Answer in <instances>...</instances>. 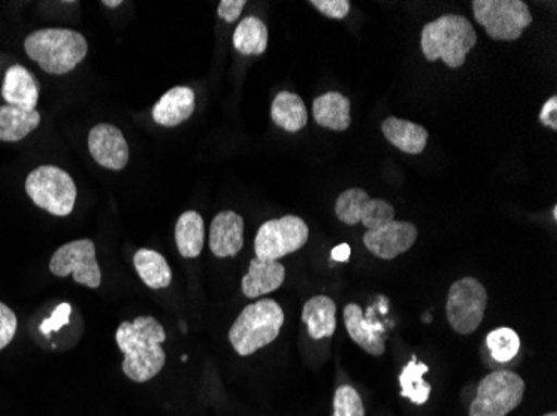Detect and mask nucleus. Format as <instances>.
<instances>
[{"mask_svg":"<svg viewBox=\"0 0 557 416\" xmlns=\"http://www.w3.org/2000/svg\"><path fill=\"white\" fill-rule=\"evenodd\" d=\"M472 12L494 40H518L533 24V14L522 0H472Z\"/></svg>","mask_w":557,"mask_h":416,"instance_id":"7","label":"nucleus"},{"mask_svg":"<svg viewBox=\"0 0 557 416\" xmlns=\"http://www.w3.org/2000/svg\"><path fill=\"white\" fill-rule=\"evenodd\" d=\"M196 111V93L190 87H174L158 100L152 111L156 124L177 127Z\"/></svg>","mask_w":557,"mask_h":416,"instance_id":"18","label":"nucleus"},{"mask_svg":"<svg viewBox=\"0 0 557 416\" xmlns=\"http://www.w3.org/2000/svg\"><path fill=\"white\" fill-rule=\"evenodd\" d=\"M272 122L286 133H300L308 125V109L297 93L278 92L271 108Z\"/></svg>","mask_w":557,"mask_h":416,"instance_id":"22","label":"nucleus"},{"mask_svg":"<svg viewBox=\"0 0 557 416\" xmlns=\"http://www.w3.org/2000/svg\"><path fill=\"white\" fill-rule=\"evenodd\" d=\"M336 303L325 295L312 297L304 303L302 322L314 340L334 337L336 331Z\"/></svg>","mask_w":557,"mask_h":416,"instance_id":"20","label":"nucleus"},{"mask_svg":"<svg viewBox=\"0 0 557 416\" xmlns=\"http://www.w3.org/2000/svg\"><path fill=\"white\" fill-rule=\"evenodd\" d=\"M309 240L308 224L297 215L265 222L256 236V256L262 260H278L302 249Z\"/></svg>","mask_w":557,"mask_h":416,"instance_id":"9","label":"nucleus"},{"mask_svg":"<svg viewBox=\"0 0 557 416\" xmlns=\"http://www.w3.org/2000/svg\"><path fill=\"white\" fill-rule=\"evenodd\" d=\"M333 416H366L361 395L356 388L343 385L334 393Z\"/></svg>","mask_w":557,"mask_h":416,"instance_id":"29","label":"nucleus"},{"mask_svg":"<svg viewBox=\"0 0 557 416\" xmlns=\"http://www.w3.org/2000/svg\"><path fill=\"white\" fill-rule=\"evenodd\" d=\"M312 115L321 127L344 133L350 127V102L339 92H327L312 103Z\"/></svg>","mask_w":557,"mask_h":416,"instance_id":"21","label":"nucleus"},{"mask_svg":"<svg viewBox=\"0 0 557 416\" xmlns=\"http://www.w3.org/2000/svg\"><path fill=\"white\" fill-rule=\"evenodd\" d=\"M478 43V34L465 15L447 14L424 25L421 49L428 62L443 61L449 68L465 65Z\"/></svg>","mask_w":557,"mask_h":416,"instance_id":"2","label":"nucleus"},{"mask_svg":"<svg viewBox=\"0 0 557 416\" xmlns=\"http://www.w3.org/2000/svg\"><path fill=\"white\" fill-rule=\"evenodd\" d=\"M541 124L544 127L553 128L554 133L557 130V97L553 96L550 99H547V102L544 103L543 109H541L540 114Z\"/></svg>","mask_w":557,"mask_h":416,"instance_id":"33","label":"nucleus"},{"mask_svg":"<svg viewBox=\"0 0 557 416\" xmlns=\"http://www.w3.org/2000/svg\"><path fill=\"white\" fill-rule=\"evenodd\" d=\"M349 253L350 249L349 245H346V243H343V245H339L337 249L333 250L334 259L339 260V262H346V260H349Z\"/></svg>","mask_w":557,"mask_h":416,"instance_id":"34","label":"nucleus"},{"mask_svg":"<svg viewBox=\"0 0 557 416\" xmlns=\"http://www.w3.org/2000/svg\"><path fill=\"white\" fill-rule=\"evenodd\" d=\"M134 267L140 280L152 290L168 289L172 281V272L168 260L150 249H139L134 255Z\"/></svg>","mask_w":557,"mask_h":416,"instance_id":"25","label":"nucleus"},{"mask_svg":"<svg viewBox=\"0 0 557 416\" xmlns=\"http://www.w3.org/2000/svg\"><path fill=\"white\" fill-rule=\"evenodd\" d=\"M102 4L108 5V8H119V5H122V0H111V2H108V0H104Z\"/></svg>","mask_w":557,"mask_h":416,"instance_id":"35","label":"nucleus"},{"mask_svg":"<svg viewBox=\"0 0 557 416\" xmlns=\"http://www.w3.org/2000/svg\"><path fill=\"white\" fill-rule=\"evenodd\" d=\"M553 217H554V220H557V206H554V209H553Z\"/></svg>","mask_w":557,"mask_h":416,"instance_id":"36","label":"nucleus"},{"mask_svg":"<svg viewBox=\"0 0 557 416\" xmlns=\"http://www.w3.org/2000/svg\"><path fill=\"white\" fill-rule=\"evenodd\" d=\"M487 292L474 277H465L450 285L446 315L450 328L459 335H471L483 324Z\"/></svg>","mask_w":557,"mask_h":416,"instance_id":"8","label":"nucleus"},{"mask_svg":"<svg viewBox=\"0 0 557 416\" xmlns=\"http://www.w3.org/2000/svg\"><path fill=\"white\" fill-rule=\"evenodd\" d=\"M334 211L343 224H362L368 230H375L381 225L396 220V212L389 202L383 199H371L362 189H349L341 193Z\"/></svg>","mask_w":557,"mask_h":416,"instance_id":"11","label":"nucleus"},{"mask_svg":"<svg viewBox=\"0 0 557 416\" xmlns=\"http://www.w3.org/2000/svg\"><path fill=\"white\" fill-rule=\"evenodd\" d=\"M2 97L12 108L36 111L39 103V86L36 77L24 65H12L5 72Z\"/></svg>","mask_w":557,"mask_h":416,"instance_id":"17","label":"nucleus"},{"mask_svg":"<svg viewBox=\"0 0 557 416\" xmlns=\"http://www.w3.org/2000/svg\"><path fill=\"white\" fill-rule=\"evenodd\" d=\"M206 227L202 215L184 212L175 224V245L184 259H196L205 249Z\"/></svg>","mask_w":557,"mask_h":416,"instance_id":"23","label":"nucleus"},{"mask_svg":"<svg viewBox=\"0 0 557 416\" xmlns=\"http://www.w3.org/2000/svg\"><path fill=\"white\" fill-rule=\"evenodd\" d=\"M209 247L218 259L236 256L244 247V218L233 211L215 215L209 231Z\"/></svg>","mask_w":557,"mask_h":416,"instance_id":"14","label":"nucleus"},{"mask_svg":"<svg viewBox=\"0 0 557 416\" xmlns=\"http://www.w3.org/2000/svg\"><path fill=\"white\" fill-rule=\"evenodd\" d=\"M15 333H17V317L12 308L0 302V350L11 345Z\"/></svg>","mask_w":557,"mask_h":416,"instance_id":"30","label":"nucleus"},{"mask_svg":"<svg viewBox=\"0 0 557 416\" xmlns=\"http://www.w3.org/2000/svg\"><path fill=\"white\" fill-rule=\"evenodd\" d=\"M524 392V380L515 371H493L478 385L469 416H508L521 405Z\"/></svg>","mask_w":557,"mask_h":416,"instance_id":"6","label":"nucleus"},{"mask_svg":"<svg viewBox=\"0 0 557 416\" xmlns=\"http://www.w3.org/2000/svg\"><path fill=\"white\" fill-rule=\"evenodd\" d=\"M284 325V310L275 300L250 303L240 312L230 330V342L237 355H255L271 345Z\"/></svg>","mask_w":557,"mask_h":416,"instance_id":"4","label":"nucleus"},{"mask_svg":"<svg viewBox=\"0 0 557 416\" xmlns=\"http://www.w3.org/2000/svg\"><path fill=\"white\" fill-rule=\"evenodd\" d=\"M544 416H557V413L556 412H550V413H546V415Z\"/></svg>","mask_w":557,"mask_h":416,"instance_id":"37","label":"nucleus"},{"mask_svg":"<svg viewBox=\"0 0 557 416\" xmlns=\"http://www.w3.org/2000/svg\"><path fill=\"white\" fill-rule=\"evenodd\" d=\"M346 330L354 342L358 343L369 355L383 356L386 352V340L383 338L384 328L374 324L371 317H364L358 303H349L344 308Z\"/></svg>","mask_w":557,"mask_h":416,"instance_id":"16","label":"nucleus"},{"mask_svg":"<svg viewBox=\"0 0 557 416\" xmlns=\"http://www.w3.org/2000/svg\"><path fill=\"white\" fill-rule=\"evenodd\" d=\"M25 52L50 75L74 71L89 52L86 37L72 29H40L25 37Z\"/></svg>","mask_w":557,"mask_h":416,"instance_id":"3","label":"nucleus"},{"mask_svg":"<svg viewBox=\"0 0 557 416\" xmlns=\"http://www.w3.org/2000/svg\"><path fill=\"white\" fill-rule=\"evenodd\" d=\"M286 280V267L278 260H250L249 272L243 278V293L247 299H261L281 289Z\"/></svg>","mask_w":557,"mask_h":416,"instance_id":"15","label":"nucleus"},{"mask_svg":"<svg viewBox=\"0 0 557 416\" xmlns=\"http://www.w3.org/2000/svg\"><path fill=\"white\" fill-rule=\"evenodd\" d=\"M234 47L243 55H262L268 50V25L258 17H246L239 22L234 33Z\"/></svg>","mask_w":557,"mask_h":416,"instance_id":"26","label":"nucleus"},{"mask_svg":"<svg viewBox=\"0 0 557 416\" xmlns=\"http://www.w3.org/2000/svg\"><path fill=\"white\" fill-rule=\"evenodd\" d=\"M387 142L393 143L400 152L419 155L428 146L429 133L422 125L404 118L389 117L381 125Z\"/></svg>","mask_w":557,"mask_h":416,"instance_id":"19","label":"nucleus"},{"mask_svg":"<svg viewBox=\"0 0 557 416\" xmlns=\"http://www.w3.org/2000/svg\"><path fill=\"white\" fill-rule=\"evenodd\" d=\"M90 155L100 167L122 171L129 164V146L121 128L111 124L94 125L87 139Z\"/></svg>","mask_w":557,"mask_h":416,"instance_id":"13","label":"nucleus"},{"mask_svg":"<svg viewBox=\"0 0 557 416\" xmlns=\"http://www.w3.org/2000/svg\"><path fill=\"white\" fill-rule=\"evenodd\" d=\"M25 192L34 205L55 217L72 214L77 200L74 178L55 165H40L25 178Z\"/></svg>","mask_w":557,"mask_h":416,"instance_id":"5","label":"nucleus"},{"mask_svg":"<svg viewBox=\"0 0 557 416\" xmlns=\"http://www.w3.org/2000/svg\"><path fill=\"white\" fill-rule=\"evenodd\" d=\"M486 345L496 362L508 363L518 356L521 350V338L512 328H497L487 335Z\"/></svg>","mask_w":557,"mask_h":416,"instance_id":"28","label":"nucleus"},{"mask_svg":"<svg viewBox=\"0 0 557 416\" xmlns=\"http://www.w3.org/2000/svg\"><path fill=\"white\" fill-rule=\"evenodd\" d=\"M39 125L40 114L37 111H22L12 105L0 108V140L2 142H21Z\"/></svg>","mask_w":557,"mask_h":416,"instance_id":"24","label":"nucleus"},{"mask_svg":"<svg viewBox=\"0 0 557 416\" xmlns=\"http://www.w3.org/2000/svg\"><path fill=\"white\" fill-rule=\"evenodd\" d=\"M429 367L425 363H419L416 356L404 367L399 375L400 396L411 400L414 405H424L431 396V385L424 380Z\"/></svg>","mask_w":557,"mask_h":416,"instance_id":"27","label":"nucleus"},{"mask_svg":"<svg viewBox=\"0 0 557 416\" xmlns=\"http://www.w3.org/2000/svg\"><path fill=\"white\" fill-rule=\"evenodd\" d=\"M246 5V0H222L221 4H219L218 14L227 24H233V22L240 17Z\"/></svg>","mask_w":557,"mask_h":416,"instance_id":"32","label":"nucleus"},{"mask_svg":"<svg viewBox=\"0 0 557 416\" xmlns=\"http://www.w3.org/2000/svg\"><path fill=\"white\" fill-rule=\"evenodd\" d=\"M418 236V227L411 222L393 220L375 230L366 231L362 242L377 259L394 260L411 250Z\"/></svg>","mask_w":557,"mask_h":416,"instance_id":"12","label":"nucleus"},{"mask_svg":"<svg viewBox=\"0 0 557 416\" xmlns=\"http://www.w3.org/2000/svg\"><path fill=\"white\" fill-rule=\"evenodd\" d=\"M49 268L55 277L65 278L72 275L75 283L89 289H99L102 283L96 243L89 239L74 240L62 245L50 259Z\"/></svg>","mask_w":557,"mask_h":416,"instance_id":"10","label":"nucleus"},{"mask_svg":"<svg viewBox=\"0 0 557 416\" xmlns=\"http://www.w3.org/2000/svg\"><path fill=\"white\" fill-rule=\"evenodd\" d=\"M165 330L154 317L143 315L134 322H122L115 333L121 352H124L122 371L134 383H146L161 374L165 365Z\"/></svg>","mask_w":557,"mask_h":416,"instance_id":"1","label":"nucleus"},{"mask_svg":"<svg viewBox=\"0 0 557 416\" xmlns=\"http://www.w3.org/2000/svg\"><path fill=\"white\" fill-rule=\"evenodd\" d=\"M309 4L314 5L325 17L343 21L350 12L349 0H311Z\"/></svg>","mask_w":557,"mask_h":416,"instance_id":"31","label":"nucleus"}]
</instances>
